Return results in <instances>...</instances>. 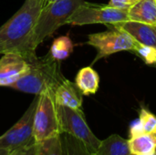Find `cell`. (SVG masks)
I'll list each match as a JSON object with an SVG mask.
<instances>
[{"instance_id": "obj_1", "label": "cell", "mask_w": 156, "mask_h": 155, "mask_svg": "<svg viewBox=\"0 0 156 155\" xmlns=\"http://www.w3.org/2000/svg\"><path fill=\"white\" fill-rule=\"evenodd\" d=\"M43 7V0H25L21 7L0 26V55L17 53L28 57V40Z\"/></svg>"}, {"instance_id": "obj_2", "label": "cell", "mask_w": 156, "mask_h": 155, "mask_svg": "<svg viewBox=\"0 0 156 155\" xmlns=\"http://www.w3.org/2000/svg\"><path fill=\"white\" fill-rule=\"evenodd\" d=\"M27 71L9 88L25 93L40 95L47 90H55L66 78L62 75L60 64L48 52L43 57L27 60Z\"/></svg>"}, {"instance_id": "obj_3", "label": "cell", "mask_w": 156, "mask_h": 155, "mask_svg": "<svg viewBox=\"0 0 156 155\" xmlns=\"http://www.w3.org/2000/svg\"><path fill=\"white\" fill-rule=\"evenodd\" d=\"M85 2L84 0H58L43 6L28 40V57L26 60L36 57L37 48L61 26L68 24L73 13Z\"/></svg>"}, {"instance_id": "obj_4", "label": "cell", "mask_w": 156, "mask_h": 155, "mask_svg": "<svg viewBox=\"0 0 156 155\" xmlns=\"http://www.w3.org/2000/svg\"><path fill=\"white\" fill-rule=\"evenodd\" d=\"M33 132L36 143L61 134L53 90H47L38 95Z\"/></svg>"}, {"instance_id": "obj_5", "label": "cell", "mask_w": 156, "mask_h": 155, "mask_svg": "<svg viewBox=\"0 0 156 155\" xmlns=\"http://www.w3.org/2000/svg\"><path fill=\"white\" fill-rule=\"evenodd\" d=\"M130 20L128 9H122L110 5H98L85 2L70 16L69 25L84 26L92 24H103L109 27Z\"/></svg>"}, {"instance_id": "obj_6", "label": "cell", "mask_w": 156, "mask_h": 155, "mask_svg": "<svg viewBox=\"0 0 156 155\" xmlns=\"http://www.w3.org/2000/svg\"><path fill=\"white\" fill-rule=\"evenodd\" d=\"M57 111L61 133H68L79 139L91 154L95 153L101 141L91 132L86 122L83 111L61 105H57Z\"/></svg>"}, {"instance_id": "obj_7", "label": "cell", "mask_w": 156, "mask_h": 155, "mask_svg": "<svg viewBox=\"0 0 156 155\" xmlns=\"http://www.w3.org/2000/svg\"><path fill=\"white\" fill-rule=\"evenodd\" d=\"M87 44L97 50V56L93 63L120 51H133L137 42L124 30L118 27L90 34L88 37Z\"/></svg>"}, {"instance_id": "obj_8", "label": "cell", "mask_w": 156, "mask_h": 155, "mask_svg": "<svg viewBox=\"0 0 156 155\" xmlns=\"http://www.w3.org/2000/svg\"><path fill=\"white\" fill-rule=\"evenodd\" d=\"M38 95L22 115V117L8 131L0 136V148L10 152L36 143L34 139V115L37 109Z\"/></svg>"}, {"instance_id": "obj_9", "label": "cell", "mask_w": 156, "mask_h": 155, "mask_svg": "<svg viewBox=\"0 0 156 155\" xmlns=\"http://www.w3.org/2000/svg\"><path fill=\"white\" fill-rule=\"evenodd\" d=\"M28 69L26 58L17 53L4 54L0 59V87H9Z\"/></svg>"}, {"instance_id": "obj_10", "label": "cell", "mask_w": 156, "mask_h": 155, "mask_svg": "<svg viewBox=\"0 0 156 155\" xmlns=\"http://www.w3.org/2000/svg\"><path fill=\"white\" fill-rule=\"evenodd\" d=\"M110 27H118L127 32L136 42L156 48V26L149 24L128 20Z\"/></svg>"}, {"instance_id": "obj_11", "label": "cell", "mask_w": 156, "mask_h": 155, "mask_svg": "<svg viewBox=\"0 0 156 155\" xmlns=\"http://www.w3.org/2000/svg\"><path fill=\"white\" fill-rule=\"evenodd\" d=\"M82 96L75 82L73 83L67 79L54 90V99L57 105L78 111H82Z\"/></svg>"}, {"instance_id": "obj_12", "label": "cell", "mask_w": 156, "mask_h": 155, "mask_svg": "<svg viewBox=\"0 0 156 155\" xmlns=\"http://www.w3.org/2000/svg\"><path fill=\"white\" fill-rule=\"evenodd\" d=\"M130 20L156 26V0H139L128 9Z\"/></svg>"}, {"instance_id": "obj_13", "label": "cell", "mask_w": 156, "mask_h": 155, "mask_svg": "<svg viewBox=\"0 0 156 155\" xmlns=\"http://www.w3.org/2000/svg\"><path fill=\"white\" fill-rule=\"evenodd\" d=\"M75 84L84 96L95 94L100 87V76L90 66L79 70L75 78Z\"/></svg>"}, {"instance_id": "obj_14", "label": "cell", "mask_w": 156, "mask_h": 155, "mask_svg": "<svg viewBox=\"0 0 156 155\" xmlns=\"http://www.w3.org/2000/svg\"><path fill=\"white\" fill-rule=\"evenodd\" d=\"M91 155H133L128 140L118 134H112L101 141L96 153Z\"/></svg>"}, {"instance_id": "obj_15", "label": "cell", "mask_w": 156, "mask_h": 155, "mask_svg": "<svg viewBox=\"0 0 156 155\" xmlns=\"http://www.w3.org/2000/svg\"><path fill=\"white\" fill-rule=\"evenodd\" d=\"M156 131V116L148 110L142 108L139 119L134 121L130 128V136L141 133H154Z\"/></svg>"}, {"instance_id": "obj_16", "label": "cell", "mask_w": 156, "mask_h": 155, "mask_svg": "<svg viewBox=\"0 0 156 155\" xmlns=\"http://www.w3.org/2000/svg\"><path fill=\"white\" fill-rule=\"evenodd\" d=\"M129 147L133 155H141L156 151V139L153 133H141L130 137Z\"/></svg>"}, {"instance_id": "obj_17", "label": "cell", "mask_w": 156, "mask_h": 155, "mask_svg": "<svg viewBox=\"0 0 156 155\" xmlns=\"http://www.w3.org/2000/svg\"><path fill=\"white\" fill-rule=\"evenodd\" d=\"M74 49V44L69 36H61L57 37L49 49V53L56 60L61 61L69 58Z\"/></svg>"}, {"instance_id": "obj_18", "label": "cell", "mask_w": 156, "mask_h": 155, "mask_svg": "<svg viewBox=\"0 0 156 155\" xmlns=\"http://www.w3.org/2000/svg\"><path fill=\"white\" fill-rule=\"evenodd\" d=\"M63 155H91L86 145L79 139L68 133H61Z\"/></svg>"}, {"instance_id": "obj_19", "label": "cell", "mask_w": 156, "mask_h": 155, "mask_svg": "<svg viewBox=\"0 0 156 155\" xmlns=\"http://www.w3.org/2000/svg\"><path fill=\"white\" fill-rule=\"evenodd\" d=\"M35 155H63L60 135L37 143V151Z\"/></svg>"}, {"instance_id": "obj_20", "label": "cell", "mask_w": 156, "mask_h": 155, "mask_svg": "<svg viewBox=\"0 0 156 155\" xmlns=\"http://www.w3.org/2000/svg\"><path fill=\"white\" fill-rule=\"evenodd\" d=\"M133 52L141 58L145 64L156 65V48L154 47L140 44L137 42Z\"/></svg>"}, {"instance_id": "obj_21", "label": "cell", "mask_w": 156, "mask_h": 155, "mask_svg": "<svg viewBox=\"0 0 156 155\" xmlns=\"http://www.w3.org/2000/svg\"><path fill=\"white\" fill-rule=\"evenodd\" d=\"M37 151V143H33L31 145L19 148L10 152L7 155H35Z\"/></svg>"}, {"instance_id": "obj_22", "label": "cell", "mask_w": 156, "mask_h": 155, "mask_svg": "<svg viewBox=\"0 0 156 155\" xmlns=\"http://www.w3.org/2000/svg\"><path fill=\"white\" fill-rule=\"evenodd\" d=\"M137 1L139 0H110L109 4L112 6L122 8V9H129L132 7Z\"/></svg>"}, {"instance_id": "obj_23", "label": "cell", "mask_w": 156, "mask_h": 155, "mask_svg": "<svg viewBox=\"0 0 156 155\" xmlns=\"http://www.w3.org/2000/svg\"><path fill=\"white\" fill-rule=\"evenodd\" d=\"M57 1H58V0H43V6H46L49 4H52V3L57 2Z\"/></svg>"}, {"instance_id": "obj_24", "label": "cell", "mask_w": 156, "mask_h": 155, "mask_svg": "<svg viewBox=\"0 0 156 155\" xmlns=\"http://www.w3.org/2000/svg\"><path fill=\"white\" fill-rule=\"evenodd\" d=\"M9 153H10V151L0 148V155H7Z\"/></svg>"}, {"instance_id": "obj_25", "label": "cell", "mask_w": 156, "mask_h": 155, "mask_svg": "<svg viewBox=\"0 0 156 155\" xmlns=\"http://www.w3.org/2000/svg\"><path fill=\"white\" fill-rule=\"evenodd\" d=\"M141 155H156V151L155 152H153V153H144V154Z\"/></svg>"}, {"instance_id": "obj_26", "label": "cell", "mask_w": 156, "mask_h": 155, "mask_svg": "<svg viewBox=\"0 0 156 155\" xmlns=\"http://www.w3.org/2000/svg\"><path fill=\"white\" fill-rule=\"evenodd\" d=\"M153 134H154V136L155 137V139H156V131H155V132H154V133H153Z\"/></svg>"}, {"instance_id": "obj_27", "label": "cell", "mask_w": 156, "mask_h": 155, "mask_svg": "<svg viewBox=\"0 0 156 155\" xmlns=\"http://www.w3.org/2000/svg\"><path fill=\"white\" fill-rule=\"evenodd\" d=\"M154 67H155V68H156V65H154Z\"/></svg>"}]
</instances>
